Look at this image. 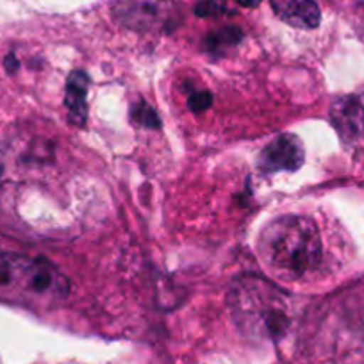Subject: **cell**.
Segmentation results:
<instances>
[{
    "mask_svg": "<svg viewBox=\"0 0 364 364\" xmlns=\"http://www.w3.org/2000/svg\"><path fill=\"white\" fill-rule=\"evenodd\" d=\"M259 255L277 277L302 279L320 264V232L309 218L281 216L261 230Z\"/></svg>",
    "mask_w": 364,
    "mask_h": 364,
    "instance_id": "1",
    "label": "cell"
},
{
    "mask_svg": "<svg viewBox=\"0 0 364 364\" xmlns=\"http://www.w3.org/2000/svg\"><path fill=\"white\" fill-rule=\"evenodd\" d=\"M68 295V279L47 259L0 254V300L40 309L61 304Z\"/></svg>",
    "mask_w": 364,
    "mask_h": 364,
    "instance_id": "2",
    "label": "cell"
},
{
    "mask_svg": "<svg viewBox=\"0 0 364 364\" xmlns=\"http://www.w3.org/2000/svg\"><path fill=\"white\" fill-rule=\"evenodd\" d=\"M229 306L237 323L252 334L275 338L288 327V299L277 286L257 275L234 281Z\"/></svg>",
    "mask_w": 364,
    "mask_h": 364,
    "instance_id": "3",
    "label": "cell"
},
{
    "mask_svg": "<svg viewBox=\"0 0 364 364\" xmlns=\"http://www.w3.org/2000/svg\"><path fill=\"white\" fill-rule=\"evenodd\" d=\"M113 13L118 22L136 31H152L170 22V6L164 0H117Z\"/></svg>",
    "mask_w": 364,
    "mask_h": 364,
    "instance_id": "4",
    "label": "cell"
},
{
    "mask_svg": "<svg viewBox=\"0 0 364 364\" xmlns=\"http://www.w3.org/2000/svg\"><path fill=\"white\" fill-rule=\"evenodd\" d=\"M331 120L345 145L364 149V91L336 100L331 107Z\"/></svg>",
    "mask_w": 364,
    "mask_h": 364,
    "instance_id": "5",
    "label": "cell"
},
{
    "mask_svg": "<svg viewBox=\"0 0 364 364\" xmlns=\"http://www.w3.org/2000/svg\"><path fill=\"white\" fill-rule=\"evenodd\" d=\"M306 161V150L295 134H281L262 149L259 168L264 173L296 171Z\"/></svg>",
    "mask_w": 364,
    "mask_h": 364,
    "instance_id": "6",
    "label": "cell"
},
{
    "mask_svg": "<svg viewBox=\"0 0 364 364\" xmlns=\"http://www.w3.org/2000/svg\"><path fill=\"white\" fill-rule=\"evenodd\" d=\"M273 11L282 22L296 29H316L321 13L314 0H269Z\"/></svg>",
    "mask_w": 364,
    "mask_h": 364,
    "instance_id": "7",
    "label": "cell"
},
{
    "mask_svg": "<svg viewBox=\"0 0 364 364\" xmlns=\"http://www.w3.org/2000/svg\"><path fill=\"white\" fill-rule=\"evenodd\" d=\"M90 87V77L80 70L70 73L66 80V97L65 106L68 109V120L77 127H82L87 118L86 95Z\"/></svg>",
    "mask_w": 364,
    "mask_h": 364,
    "instance_id": "8",
    "label": "cell"
},
{
    "mask_svg": "<svg viewBox=\"0 0 364 364\" xmlns=\"http://www.w3.org/2000/svg\"><path fill=\"white\" fill-rule=\"evenodd\" d=\"M132 118H134L139 125H143V127L152 129V127H159L161 125L156 111H154L150 106H146L145 102H139L138 106L132 107Z\"/></svg>",
    "mask_w": 364,
    "mask_h": 364,
    "instance_id": "9",
    "label": "cell"
},
{
    "mask_svg": "<svg viewBox=\"0 0 364 364\" xmlns=\"http://www.w3.org/2000/svg\"><path fill=\"white\" fill-rule=\"evenodd\" d=\"M190 109L191 111H205L213 104V95L209 91H198V93H193L190 97Z\"/></svg>",
    "mask_w": 364,
    "mask_h": 364,
    "instance_id": "10",
    "label": "cell"
},
{
    "mask_svg": "<svg viewBox=\"0 0 364 364\" xmlns=\"http://www.w3.org/2000/svg\"><path fill=\"white\" fill-rule=\"evenodd\" d=\"M243 8H255V6H259V2L261 0H237Z\"/></svg>",
    "mask_w": 364,
    "mask_h": 364,
    "instance_id": "11",
    "label": "cell"
}]
</instances>
